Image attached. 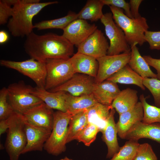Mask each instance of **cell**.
<instances>
[{"label": "cell", "mask_w": 160, "mask_h": 160, "mask_svg": "<svg viewBox=\"0 0 160 160\" xmlns=\"http://www.w3.org/2000/svg\"><path fill=\"white\" fill-rule=\"evenodd\" d=\"M104 5L114 6L123 9L124 14L128 17L132 18L129 3L124 0H102Z\"/></svg>", "instance_id": "obj_38"}, {"label": "cell", "mask_w": 160, "mask_h": 160, "mask_svg": "<svg viewBox=\"0 0 160 160\" xmlns=\"http://www.w3.org/2000/svg\"><path fill=\"white\" fill-rule=\"evenodd\" d=\"M8 119L5 148L10 160H18L27 143L25 119L23 115L14 111Z\"/></svg>", "instance_id": "obj_5"}, {"label": "cell", "mask_w": 160, "mask_h": 160, "mask_svg": "<svg viewBox=\"0 0 160 160\" xmlns=\"http://www.w3.org/2000/svg\"><path fill=\"white\" fill-rule=\"evenodd\" d=\"M52 109L44 102L31 109L23 115L29 123L52 131L53 122Z\"/></svg>", "instance_id": "obj_15"}, {"label": "cell", "mask_w": 160, "mask_h": 160, "mask_svg": "<svg viewBox=\"0 0 160 160\" xmlns=\"http://www.w3.org/2000/svg\"><path fill=\"white\" fill-rule=\"evenodd\" d=\"M8 119L1 120L0 121V135L4 133L9 127Z\"/></svg>", "instance_id": "obj_41"}, {"label": "cell", "mask_w": 160, "mask_h": 160, "mask_svg": "<svg viewBox=\"0 0 160 160\" xmlns=\"http://www.w3.org/2000/svg\"><path fill=\"white\" fill-rule=\"evenodd\" d=\"M145 38L150 49L160 50V31H153L148 30L145 33Z\"/></svg>", "instance_id": "obj_36"}, {"label": "cell", "mask_w": 160, "mask_h": 160, "mask_svg": "<svg viewBox=\"0 0 160 160\" xmlns=\"http://www.w3.org/2000/svg\"><path fill=\"white\" fill-rule=\"evenodd\" d=\"M95 83L94 77L86 74L75 73L68 81L49 91H63L74 96L89 95L92 93Z\"/></svg>", "instance_id": "obj_11"}, {"label": "cell", "mask_w": 160, "mask_h": 160, "mask_svg": "<svg viewBox=\"0 0 160 160\" xmlns=\"http://www.w3.org/2000/svg\"><path fill=\"white\" fill-rule=\"evenodd\" d=\"M114 109H111L106 124L102 131V138L108 148L106 158H112L119 150L120 147L118 142L117 130L114 119Z\"/></svg>", "instance_id": "obj_21"}, {"label": "cell", "mask_w": 160, "mask_h": 160, "mask_svg": "<svg viewBox=\"0 0 160 160\" xmlns=\"http://www.w3.org/2000/svg\"><path fill=\"white\" fill-rule=\"evenodd\" d=\"M143 83L152 94L156 106L160 108V80L156 78H143Z\"/></svg>", "instance_id": "obj_33"}, {"label": "cell", "mask_w": 160, "mask_h": 160, "mask_svg": "<svg viewBox=\"0 0 160 160\" xmlns=\"http://www.w3.org/2000/svg\"><path fill=\"white\" fill-rule=\"evenodd\" d=\"M100 130L95 125L88 123L77 137L76 140L81 142L87 146H89L95 140Z\"/></svg>", "instance_id": "obj_32"}, {"label": "cell", "mask_w": 160, "mask_h": 160, "mask_svg": "<svg viewBox=\"0 0 160 160\" xmlns=\"http://www.w3.org/2000/svg\"><path fill=\"white\" fill-rule=\"evenodd\" d=\"M137 45V43H135L130 46L131 56L128 65L143 78L151 77L157 79L156 74L152 71L149 65L141 55L136 46Z\"/></svg>", "instance_id": "obj_23"}, {"label": "cell", "mask_w": 160, "mask_h": 160, "mask_svg": "<svg viewBox=\"0 0 160 160\" xmlns=\"http://www.w3.org/2000/svg\"><path fill=\"white\" fill-rule=\"evenodd\" d=\"M139 144L138 141L128 140L110 160H133Z\"/></svg>", "instance_id": "obj_31"}, {"label": "cell", "mask_w": 160, "mask_h": 160, "mask_svg": "<svg viewBox=\"0 0 160 160\" xmlns=\"http://www.w3.org/2000/svg\"><path fill=\"white\" fill-rule=\"evenodd\" d=\"M100 20L104 26L106 35L110 40L107 55H116L130 52V46L127 41L124 33L113 21L112 13L103 14Z\"/></svg>", "instance_id": "obj_9"}, {"label": "cell", "mask_w": 160, "mask_h": 160, "mask_svg": "<svg viewBox=\"0 0 160 160\" xmlns=\"http://www.w3.org/2000/svg\"><path fill=\"white\" fill-rule=\"evenodd\" d=\"M73 46L62 35H38L32 32L26 37L24 47L31 58L45 62L50 59H69L73 55Z\"/></svg>", "instance_id": "obj_1"}, {"label": "cell", "mask_w": 160, "mask_h": 160, "mask_svg": "<svg viewBox=\"0 0 160 160\" xmlns=\"http://www.w3.org/2000/svg\"><path fill=\"white\" fill-rule=\"evenodd\" d=\"M98 103L92 94L74 96L67 93L65 107L73 115L86 110Z\"/></svg>", "instance_id": "obj_22"}, {"label": "cell", "mask_w": 160, "mask_h": 160, "mask_svg": "<svg viewBox=\"0 0 160 160\" xmlns=\"http://www.w3.org/2000/svg\"><path fill=\"white\" fill-rule=\"evenodd\" d=\"M6 0L0 1V24L4 25L8 23V19L12 13V7Z\"/></svg>", "instance_id": "obj_37"}, {"label": "cell", "mask_w": 160, "mask_h": 160, "mask_svg": "<svg viewBox=\"0 0 160 160\" xmlns=\"http://www.w3.org/2000/svg\"><path fill=\"white\" fill-rule=\"evenodd\" d=\"M34 89L22 80L9 85L7 88L8 97L14 111L23 115L32 108L44 103L32 94Z\"/></svg>", "instance_id": "obj_6"}, {"label": "cell", "mask_w": 160, "mask_h": 160, "mask_svg": "<svg viewBox=\"0 0 160 160\" xmlns=\"http://www.w3.org/2000/svg\"><path fill=\"white\" fill-rule=\"evenodd\" d=\"M121 91L116 83L106 80L95 83L92 94L98 103L111 106Z\"/></svg>", "instance_id": "obj_19"}, {"label": "cell", "mask_w": 160, "mask_h": 160, "mask_svg": "<svg viewBox=\"0 0 160 160\" xmlns=\"http://www.w3.org/2000/svg\"><path fill=\"white\" fill-rule=\"evenodd\" d=\"M69 59H50L45 61L47 74L45 89L46 90L61 85L75 73Z\"/></svg>", "instance_id": "obj_7"}, {"label": "cell", "mask_w": 160, "mask_h": 160, "mask_svg": "<svg viewBox=\"0 0 160 160\" xmlns=\"http://www.w3.org/2000/svg\"><path fill=\"white\" fill-rule=\"evenodd\" d=\"M131 56L130 52L119 55H106L97 59L98 70L95 83H98L106 80L124 66L128 64Z\"/></svg>", "instance_id": "obj_10"}, {"label": "cell", "mask_w": 160, "mask_h": 160, "mask_svg": "<svg viewBox=\"0 0 160 160\" xmlns=\"http://www.w3.org/2000/svg\"><path fill=\"white\" fill-rule=\"evenodd\" d=\"M143 138L150 139L160 144V124L137 122L127 132L125 139L138 141Z\"/></svg>", "instance_id": "obj_16"}, {"label": "cell", "mask_w": 160, "mask_h": 160, "mask_svg": "<svg viewBox=\"0 0 160 160\" xmlns=\"http://www.w3.org/2000/svg\"><path fill=\"white\" fill-rule=\"evenodd\" d=\"M31 93L44 102L49 107L63 112H67L65 99L67 92L61 91L52 92L45 88L36 87Z\"/></svg>", "instance_id": "obj_20"}, {"label": "cell", "mask_w": 160, "mask_h": 160, "mask_svg": "<svg viewBox=\"0 0 160 160\" xmlns=\"http://www.w3.org/2000/svg\"><path fill=\"white\" fill-rule=\"evenodd\" d=\"M73 116L68 112L57 111L54 112L51 133L44 147L48 153L57 156L65 151L68 125Z\"/></svg>", "instance_id": "obj_4"}, {"label": "cell", "mask_w": 160, "mask_h": 160, "mask_svg": "<svg viewBox=\"0 0 160 160\" xmlns=\"http://www.w3.org/2000/svg\"><path fill=\"white\" fill-rule=\"evenodd\" d=\"M78 19L77 14L69 11L64 17L56 19L42 21L34 25L38 30L48 29H61L63 30L70 23Z\"/></svg>", "instance_id": "obj_29"}, {"label": "cell", "mask_w": 160, "mask_h": 160, "mask_svg": "<svg viewBox=\"0 0 160 160\" xmlns=\"http://www.w3.org/2000/svg\"><path fill=\"white\" fill-rule=\"evenodd\" d=\"M143 0H130L129 4L131 13L133 18H137L140 16L139 12V8Z\"/></svg>", "instance_id": "obj_40"}, {"label": "cell", "mask_w": 160, "mask_h": 160, "mask_svg": "<svg viewBox=\"0 0 160 160\" xmlns=\"http://www.w3.org/2000/svg\"><path fill=\"white\" fill-rule=\"evenodd\" d=\"M109 46L104 33L97 29L77 47V52L97 59L107 55Z\"/></svg>", "instance_id": "obj_12"}, {"label": "cell", "mask_w": 160, "mask_h": 160, "mask_svg": "<svg viewBox=\"0 0 160 160\" xmlns=\"http://www.w3.org/2000/svg\"><path fill=\"white\" fill-rule=\"evenodd\" d=\"M39 0H15L12 13L7 24L15 37H27L33 31V17L45 7L58 3L57 1L40 2Z\"/></svg>", "instance_id": "obj_2"}, {"label": "cell", "mask_w": 160, "mask_h": 160, "mask_svg": "<svg viewBox=\"0 0 160 160\" xmlns=\"http://www.w3.org/2000/svg\"><path fill=\"white\" fill-rule=\"evenodd\" d=\"M60 160H72V159H69L67 157H65L64 158L61 159Z\"/></svg>", "instance_id": "obj_43"}, {"label": "cell", "mask_w": 160, "mask_h": 160, "mask_svg": "<svg viewBox=\"0 0 160 160\" xmlns=\"http://www.w3.org/2000/svg\"><path fill=\"white\" fill-rule=\"evenodd\" d=\"M69 59L75 73L96 77L99 68L98 63L96 58L77 52Z\"/></svg>", "instance_id": "obj_18"}, {"label": "cell", "mask_w": 160, "mask_h": 160, "mask_svg": "<svg viewBox=\"0 0 160 160\" xmlns=\"http://www.w3.org/2000/svg\"><path fill=\"white\" fill-rule=\"evenodd\" d=\"M143 78L134 71L128 64L108 78L106 80L116 83L133 84L145 90Z\"/></svg>", "instance_id": "obj_26"}, {"label": "cell", "mask_w": 160, "mask_h": 160, "mask_svg": "<svg viewBox=\"0 0 160 160\" xmlns=\"http://www.w3.org/2000/svg\"><path fill=\"white\" fill-rule=\"evenodd\" d=\"M9 36L7 33L4 30L0 31V43L1 44H4L9 39Z\"/></svg>", "instance_id": "obj_42"}, {"label": "cell", "mask_w": 160, "mask_h": 160, "mask_svg": "<svg viewBox=\"0 0 160 160\" xmlns=\"http://www.w3.org/2000/svg\"><path fill=\"white\" fill-rule=\"evenodd\" d=\"M137 92L127 88L121 92L113 102L111 106L119 115L132 108L138 102Z\"/></svg>", "instance_id": "obj_24"}, {"label": "cell", "mask_w": 160, "mask_h": 160, "mask_svg": "<svg viewBox=\"0 0 160 160\" xmlns=\"http://www.w3.org/2000/svg\"><path fill=\"white\" fill-rule=\"evenodd\" d=\"M86 110L73 115L71 117L69 123L67 143L76 140L88 124Z\"/></svg>", "instance_id": "obj_28"}, {"label": "cell", "mask_w": 160, "mask_h": 160, "mask_svg": "<svg viewBox=\"0 0 160 160\" xmlns=\"http://www.w3.org/2000/svg\"><path fill=\"white\" fill-rule=\"evenodd\" d=\"M143 57L149 66L156 69L157 79L160 80V59L153 58L150 55H144Z\"/></svg>", "instance_id": "obj_39"}, {"label": "cell", "mask_w": 160, "mask_h": 160, "mask_svg": "<svg viewBox=\"0 0 160 160\" xmlns=\"http://www.w3.org/2000/svg\"><path fill=\"white\" fill-rule=\"evenodd\" d=\"M133 160H158L151 145L148 143L139 145Z\"/></svg>", "instance_id": "obj_35"}, {"label": "cell", "mask_w": 160, "mask_h": 160, "mask_svg": "<svg viewBox=\"0 0 160 160\" xmlns=\"http://www.w3.org/2000/svg\"><path fill=\"white\" fill-rule=\"evenodd\" d=\"M143 108L140 102L131 109L119 115L116 124L117 134L121 139H125L126 135L130 128L137 122L142 121L143 117Z\"/></svg>", "instance_id": "obj_17"}, {"label": "cell", "mask_w": 160, "mask_h": 160, "mask_svg": "<svg viewBox=\"0 0 160 160\" xmlns=\"http://www.w3.org/2000/svg\"><path fill=\"white\" fill-rule=\"evenodd\" d=\"M146 98L143 94L141 95L140 97L143 109L142 121L145 124H160V108L149 104L146 101Z\"/></svg>", "instance_id": "obj_30"}, {"label": "cell", "mask_w": 160, "mask_h": 160, "mask_svg": "<svg viewBox=\"0 0 160 160\" xmlns=\"http://www.w3.org/2000/svg\"><path fill=\"white\" fill-rule=\"evenodd\" d=\"M102 0H88L80 11L77 14L78 19L91 22L100 19L103 14V7L104 5Z\"/></svg>", "instance_id": "obj_27"}, {"label": "cell", "mask_w": 160, "mask_h": 160, "mask_svg": "<svg viewBox=\"0 0 160 160\" xmlns=\"http://www.w3.org/2000/svg\"><path fill=\"white\" fill-rule=\"evenodd\" d=\"M112 108L111 105L97 103L86 110L88 123L95 125L98 127L100 132H102L106 126Z\"/></svg>", "instance_id": "obj_25"}, {"label": "cell", "mask_w": 160, "mask_h": 160, "mask_svg": "<svg viewBox=\"0 0 160 160\" xmlns=\"http://www.w3.org/2000/svg\"><path fill=\"white\" fill-rule=\"evenodd\" d=\"M97 29L95 24H90L85 20L76 19L63 30L62 36L73 45L78 47Z\"/></svg>", "instance_id": "obj_13"}, {"label": "cell", "mask_w": 160, "mask_h": 160, "mask_svg": "<svg viewBox=\"0 0 160 160\" xmlns=\"http://www.w3.org/2000/svg\"><path fill=\"white\" fill-rule=\"evenodd\" d=\"M7 88L3 87L0 90V120L7 119L14 111L7 100Z\"/></svg>", "instance_id": "obj_34"}, {"label": "cell", "mask_w": 160, "mask_h": 160, "mask_svg": "<svg viewBox=\"0 0 160 160\" xmlns=\"http://www.w3.org/2000/svg\"><path fill=\"white\" fill-rule=\"evenodd\" d=\"M0 64L1 66L15 70L31 78L37 87L45 88L47 74L45 62L31 58L21 61L1 60Z\"/></svg>", "instance_id": "obj_8"}, {"label": "cell", "mask_w": 160, "mask_h": 160, "mask_svg": "<svg viewBox=\"0 0 160 160\" xmlns=\"http://www.w3.org/2000/svg\"><path fill=\"white\" fill-rule=\"evenodd\" d=\"M109 7L113 19L123 31L130 46L135 43L141 46L146 42L145 33L149 27L145 17L141 16L131 18L124 14L123 9L112 6Z\"/></svg>", "instance_id": "obj_3"}, {"label": "cell", "mask_w": 160, "mask_h": 160, "mask_svg": "<svg viewBox=\"0 0 160 160\" xmlns=\"http://www.w3.org/2000/svg\"><path fill=\"white\" fill-rule=\"evenodd\" d=\"M25 130L27 143L22 154L33 151H42L52 131L33 125L25 119Z\"/></svg>", "instance_id": "obj_14"}]
</instances>
